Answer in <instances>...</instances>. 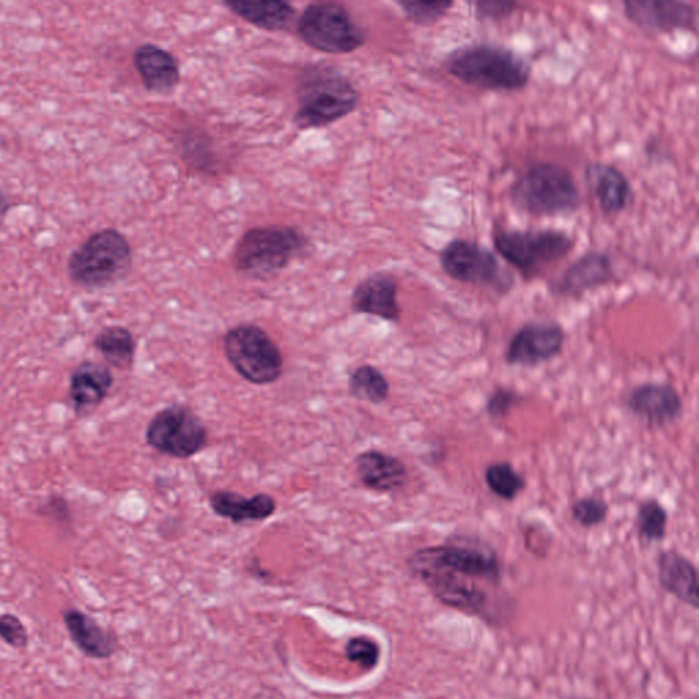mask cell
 <instances>
[{
    "instance_id": "obj_22",
    "label": "cell",
    "mask_w": 699,
    "mask_h": 699,
    "mask_svg": "<svg viewBox=\"0 0 699 699\" xmlns=\"http://www.w3.org/2000/svg\"><path fill=\"white\" fill-rule=\"evenodd\" d=\"M209 507L217 517L232 523L264 522L277 512V501L268 494L245 497L237 492L216 491L209 497Z\"/></svg>"
},
{
    "instance_id": "obj_9",
    "label": "cell",
    "mask_w": 699,
    "mask_h": 699,
    "mask_svg": "<svg viewBox=\"0 0 699 699\" xmlns=\"http://www.w3.org/2000/svg\"><path fill=\"white\" fill-rule=\"evenodd\" d=\"M296 30L302 41L327 54H350L367 41L365 31L336 3L310 4L301 14Z\"/></svg>"
},
{
    "instance_id": "obj_2",
    "label": "cell",
    "mask_w": 699,
    "mask_h": 699,
    "mask_svg": "<svg viewBox=\"0 0 699 699\" xmlns=\"http://www.w3.org/2000/svg\"><path fill=\"white\" fill-rule=\"evenodd\" d=\"M443 66L468 87L500 93L523 91L533 73L531 63L517 51L492 42L460 47L444 58Z\"/></svg>"
},
{
    "instance_id": "obj_20",
    "label": "cell",
    "mask_w": 699,
    "mask_h": 699,
    "mask_svg": "<svg viewBox=\"0 0 699 699\" xmlns=\"http://www.w3.org/2000/svg\"><path fill=\"white\" fill-rule=\"evenodd\" d=\"M356 471L365 488L378 494H392L407 483V468L399 458L379 449H369L358 455Z\"/></svg>"
},
{
    "instance_id": "obj_5",
    "label": "cell",
    "mask_w": 699,
    "mask_h": 699,
    "mask_svg": "<svg viewBox=\"0 0 699 699\" xmlns=\"http://www.w3.org/2000/svg\"><path fill=\"white\" fill-rule=\"evenodd\" d=\"M134 267V251L127 238L115 229L94 232L72 253L68 279L78 288L99 290L124 280Z\"/></svg>"
},
{
    "instance_id": "obj_16",
    "label": "cell",
    "mask_w": 699,
    "mask_h": 699,
    "mask_svg": "<svg viewBox=\"0 0 699 699\" xmlns=\"http://www.w3.org/2000/svg\"><path fill=\"white\" fill-rule=\"evenodd\" d=\"M399 284L389 274H374L357 284L352 295V310L358 315L379 317L399 322L402 309L398 302Z\"/></svg>"
},
{
    "instance_id": "obj_7",
    "label": "cell",
    "mask_w": 699,
    "mask_h": 699,
    "mask_svg": "<svg viewBox=\"0 0 699 699\" xmlns=\"http://www.w3.org/2000/svg\"><path fill=\"white\" fill-rule=\"evenodd\" d=\"M494 246L503 259L529 280L569 256L575 247V241L559 230H508L506 227H496Z\"/></svg>"
},
{
    "instance_id": "obj_33",
    "label": "cell",
    "mask_w": 699,
    "mask_h": 699,
    "mask_svg": "<svg viewBox=\"0 0 699 699\" xmlns=\"http://www.w3.org/2000/svg\"><path fill=\"white\" fill-rule=\"evenodd\" d=\"M473 7L476 20L500 23L510 18L522 4L516 0H476Z\"/></svg>"
},
{
    "instance_id": "obj_32",
    "label": "cell",
    "mask_w": 699,
    "mask_h": 699,
    "mask_svg": "<svg viewBox=\"0 0 699 699\" xmlns=\"http://www.w3.org/2000/svg\"><path fill=\"white\" fill-rule=\"evenodd\" d=\"M0 639L13 649L24 650L29 646L28 628L14 613H3L0 615Z\"/></svg>"
},
{
    "instance_id": "obj_25",
    "label": "cell",
    "mask_w": 699,
    "mask_h": 699,
    "mask_svg": "<svg viewBox=\"0 0 699 699\" xmlns=\"http://www.w3.org/2000/svg\"><path fill=\"white\" fill-rule=\"evenodd\" d=\"M93 347L102 354L105 363L120 370L134 368L137 342L134 332L122 326L103 328L93 338Z\"/></svg>"
},
{
    "instance_id": "obj_36",
    "label": "cell",
    "mask_w": 699,
    "mask_h": 699,
    "mask_svg": "<svg viewBox=\"0 0 699 699\" xmlns=\"http://www.w3.org/2000/svg\"><path fill=\"white\" fill-rule=\"evenodd\" d=\"M9 201L7 199V195H4L2 192H0V215L7 214L9 211Z\"/></svg>"
},
{
    "instance_id": "obj_14",
    "label": "cell",
    "mask_w": 699,
    "mask_h": 699,
    "mask_svg": "<svg viewBox=\"0 0 699 699\" xmlns=\"http://www.w3.org/2000/svg\"><path fill=\"white\" fill-rule=\"evenodd\" d=\"M114 381L109 365L94 361L78 364L71 374L67 392V402L74 415L78 418L93 415L109 398Z\"/></svg>"
},
{
    "instance_id": "obj_26",
    "label": "cell",
    "mask_w": 699,
    "mask_h": 699,
    "mask_svg": "<svg viewBox=\"0 0 699 699\" xmlns=\"http://www.w3.org/2000/svg\"><path fill=\"white\" fill-rule=\"evenodd\" d=\"M350 394L358 401L383 404L390 396V383L385 376L372 365H361L353 370L348 379Z\"/></svg>"
},
{
    "instance_id": "obj_15",
    "label": "cell",
    "mask_w": 699,
    "mask_h": 699,
    "mask_svg": "<svg viewBox=\"0 0 699 699\" xmlns=\"http://www.w3.org/2000/svg\"><path fill=\"white\" fill-rule=\"evenodd\" d=\"M62 619L68 637L85 658L107 660L119 650L118 635L113 630L100 626L98 621L81 609H63Z\"/></svg>"
},
{
    "instance_id": "obj_29",
    "label": "cell",
    "mask_w": 699,
    "mask_h": 699,
    "mask_svg": "<svg viewBox=\"0 0 699 699\" xmlns=\"http://www.w3.org/2000/svg\"><path fill=\"white\" fill-rule=\"evenodd\" d=\"M402 10L412 24L418 26H432L442 21L455 7L449 0L439 2H418V0H402L398 2Z\"/></svg>"
},
{
    "instance_id": "obj_4",
    "label": "cell",
    "mask_w": 699,
    "mask_h": 699,
    "mask_svg": "<svg viewBox=\"0 0 699 699\" xmlns=\"http://www.w3.org/2000/svg\"><path fill=\"white\" fill-rule=\"evenodd\" d=\"M301 129H319L346 118L357 109L359 94L347 77L332 66L306 68L296 89Z\"/></svg>"
},
{
    "instance_id": "obj_12",
    "label": "cell",
    "mask_w": 699,
    "mask_h": 699,
    "mask_svg": "<svg viewBox=\"0 0 699 699\" xmlns=\"http://www.w3.org/2000/svg\"><path fill=\"white\" fill-rule=\"evenodd\" d=\"M624 17L650 34L697 30L698 14L694 4L681 0H624Z\"/></svg>"
},
{
    "instance_id": "obj_28",
    "label": "cell",
    "mask_w": 699,
    "mask_h": 699,
    "mask_svg": "<svg viewBox=\"0 0 699 699\" xmlns=\"http://www.w3.org/2000/svg\"><path fill=\"white\" fill-rule=\"evenodd\" d=\"M669 513L658 500H646L640 505L638 512L639 536L646 543H659L666 534Z\"/></svg>"
},
{
    "instance_id": "obj_34",
    "label": "cell",
    "mask_w": 699,
    "mask_h": 699,
    "mask_svg": "<svg viewBox=\"0 0 699 699\" xmlns=\"http://www.w3.org/2000/svg\"><path fill=\"white\" fill-rule=\"evenodd\" d=\"M37 512L41 517L49 518L62 528L72 529L73 511L71 503L62 495H51L40 503Z\"/></svg>"
},
{
    "instance_id": "obj_27",
    "label": "cell",
    "mask_w": 699,
    "mask_h": 699,
    "mask_svg": "<svg viewBox=\"0 0 699 699\" xmlns=\"http://www.w3.org/2000/svg\"><path fill=\"white\" fill-rule=\"evenodd\" d=\"M486 485L503 500L511 501L524 490V480L510 463H494L485 471Z\"/></svg>"
},
{
    "instance_id": "obj_18",
    "label": "cell",
    "mask_w": 699,
    "mask_h": 699,
    "mask_svg": "<svg viewBox=\"0 0 699 699\" xmlns=\"http://www.w3.org/2000/svg\"><path fill=\"white\" fill-rule=\"evenodd\" d=\"M586 179L603 214L621 215L633 204L632 182L613 164L592 163L586 167Z\"/></svg>"
},
{
    "instance_id": "obj_11",
    "label": "cell",
    "mask_w": 699,
    "mask_h": 699,
    "mask_svg": "<svg viewBox=\"0 0 699 699\" xmlns=\"http://www.w3.org/2000/svg\"><path fill=\"white\" fill-rule=\"evenodd\" d=\"M439 259L444 274L455 282L499 290L511 288V275L500 266L496 254L479 242L454 238L439 253Z\"/></svg>"
},
{
    "instance_id": "obj_17",
    "label": "cell",
    "mask_w": 699,
    "mask_h": 699,
    "mask_svg": "<svg viewBox=\"0 0 699 699\" xmlns=\"http://www.w3.org/2000/svg\"><path fill=\"white\" fill-rule=\"evenodd\" d=\"M628 409L650 425L663 427L682 416L683 402L674 386L644 384L637 386L627 399Z\"/></svg>"
},
{
    "instance_id": "obj_1",
    "label": "cell",
    "mask_w": 699,
    "mask_h": 699,
    "mask_svg": "<svg viewBox=\"0 0 699 699\" xmlns=\"http://www.w3.org/2000/svg\"><path fill=\"white\" fill-rule=\"evenodd\" d=\"M406 564L444 607L492 622L491 596L483 585H500L501 565L495 552L470 545H434L415 550Z\"/></svg>"
},
{
    "instance_id": "obj_31",
    "label": "cell",
    "mask_w": 699,
    "mask_h": 699,
    "mask_svg": "<svg viewBox=\"0 0 699 699\" xmlns=\"http://www.w3.org/2000/svg\"><path fill=\"white\" fill-rule=\"evenodd\" d=\"M609 508L600 497H584L573 506V517L584 528H595L606 521Z\"/></svg>"
},
{
    "instance_id": "obj_3",
    "label": "cell",
    "mask_w": 699,
    "mask_h": 699,
    "mask_svg": "<svg viewBox=\"0 0 699 699\" xmlns=\"http://www.w3.org/2000/svg\"><path fill=\"white\" fill-rule=\"evenodd\" d=\"M510 198L523 214L536 217L571 215L579 211L582 198L573 173L563 164H533L512 183Z\"/></svg>"
},
{
    "instance_id": "obj_30",
    "label": "cell",
    "mask_w": 699,
    "mask_h": 699,
    "mask_svg": "<svg viewBox=\"0 0 699 699\" xmlns=\"http://www.w3.org/2000/svg\"><path fill=\"white\" fill-rule=\"evenodd\" d=\"M344 656L350 663L358 664L364 671L378 669L381 659V646L378 640L367 635H356L344 645Z\"/></svg>"
},
{
    "instance_id": "obj_19",
    "label": "cell",
    "mask_w": 699,
    "mask_h": 699,
    "mask_svg": "<svg viewBox=\"0 0 699 699\" xmlns=\"http://www.w3.org/2000/svg\"><path fill=\"white\" fill-rule=\"evenodd\" d=\"M135 66L147 91L168 97L181 81L177 58L155 45H142L135 52Z\"/></svg>"
},
{
    "instance_id": "obj_6",
    "label": "cell",
    "mask_w": 699,
    "mask_h": 699,
    "mask_svg": "<svg viewBox=\"0 0 699 699\" xmlns=\"http://www.w3.org/2000/svg\"><path fill=\"white\" fill-rule=\"evenodd\" d=\"M306 247L300 231L283 226L256 227L236 246L234 267L245 277L267 280L282 272Z\"/></svg>"
},
{
    "instance_id": "obj_10",
    "label": "cell",
    "mask_w": 699,
    "mask_h": 699,
    "mask_svg": "<svg viewBox=\"0 0 699 699\" xmlns=\"http://www.w3.org/2000/svg\"><path fill=\"white\" fill-rule=\"evenodd\" d=\"M145 441L158 454L189 459L203 452L208 442V431L190 407L171 405L152 417L147 427Z\"/></svg>"
},
{
    "instance_id": "obj_24",
    "label": "cell",
    "mask_w": 699,
    "mask_h": 699,
    "mask_svg": "<svg viewBox=\"0 0 699 699\" xmlns=\"http://www.w3.org/2000/svg\"><path fill=\"white\" fill-rule=\"evenodd\" d=\"M226 7L259 29L279 31L289 28L295 9L285 2H226Z\"/></svg>"
},
{
    "instance_id": "obj_21",
    "label": "cell",
    "mask_w": 699,
    "mask_h": 699,
    "mask_svg": "<svg viewBox=\"0 0 699 699\" xmlns=\"http://www.w3.org/2000/svg\"><path fill=\"white\" fill-rule=\"evenodd\" d=\"M613 279L612 259L607 253L592 251L581 256L555 283L560 295L580 296L606 285Z\"/></svg>"
},
{
    "instance_id": "obj_35",
    "label": "cell",
    "mask_w": 699,
    "mask_h": 699,
    "mask_svg": "<svg viewBox=\"0 0 699 699\" xmlns=\"http://www.w3.org/2000/svg\"><path fill=\"white\" fill-rule=\"evenodd\" d=\"M517 395L516 392L510 390H497L494 395L491 396L488 402V415L495 420H500V418L506 417L508 411L511 410V407L516 405Z\"/></svg>"
},
{
    "instance_id": "obj_8",
    "label": "cell",
    "mask_w": 699,
    "mask_h": 699,
    "mask_svg": "<svg viewBox=\"0 0 699 699\" xmlns=\"http://www.w3.org/2000/svg\"><path fill=\"white\" fill-rule=\"evenodd\" d=\"M224 350L227 361L247 383L274 384L283 376L282 350L262 327H232L224 338Z\"/></svg>"
},
{
    "instance_id": "obj_13",
    "label": "cell",
    "mask_w": 699,
    "mask_h": 699,
    "mask_svg": "<svg viewBox=\"0 0 699 699\" xmlns=\"http://www.w3.org/2000/svg\"><path fill=\"white\" fill-rule=\"evenodd\" d=\"M564 341V330L558 322H528L508 344L506 361L517 367H537L558 357Z\"/></svg>"
},
{
    "instance_id": "obj_23",
    "label": "cell",
    "mask_w": 699,
    "mask_h": 699,
    "mask_svg": "<svg viewBox=\"0 0 699 699\" xmlns=\"http://www.w3.org/2000/svg\"><path fill=\"white\" fill-rule=\"evenodd\" d=\"M660 585L671 596L694 609L699 607L696 565L676 550H665L659 558Z\"/></svg>"
}]
</instances>
